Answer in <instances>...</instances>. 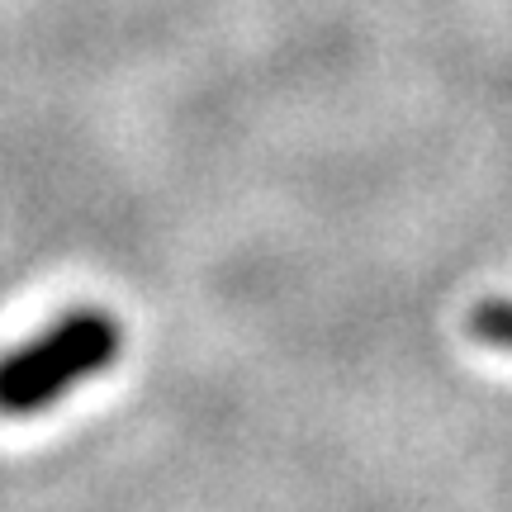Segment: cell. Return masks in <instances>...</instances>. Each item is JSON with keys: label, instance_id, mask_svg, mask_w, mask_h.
<instances>
[{"label": "cell", "instance_id": "cell-1", "mask_svg": "<svg viewBox=\"0 0 512 512\" xmlns=\"http://www.w3.org/2000/svg\"><path fill=\"white\" fill-rule=\"evenodd\" d=\"M124 332L105 309H72L29 347L0 356V413L34 418L62 403L81 380H95L119 361Z\"/></svg>", "mask_w": 512, "mask_h": 512}, {"label": "cell", "instance_id": "cell-2", "mask_svg": "<svg viewBox=\"0 0 512 512\" xmlns=\"http://www.w3.org/2000/svg\"><path fill=\"white\" fill-rule=\"evenodd\" d=\"M465 328H470V337H475L479 347L508 351L512 356V299H484V304H475L470 318H465Z\"/></svg>", "mask_w": 512, "mask_h": 512}]
</instances>
